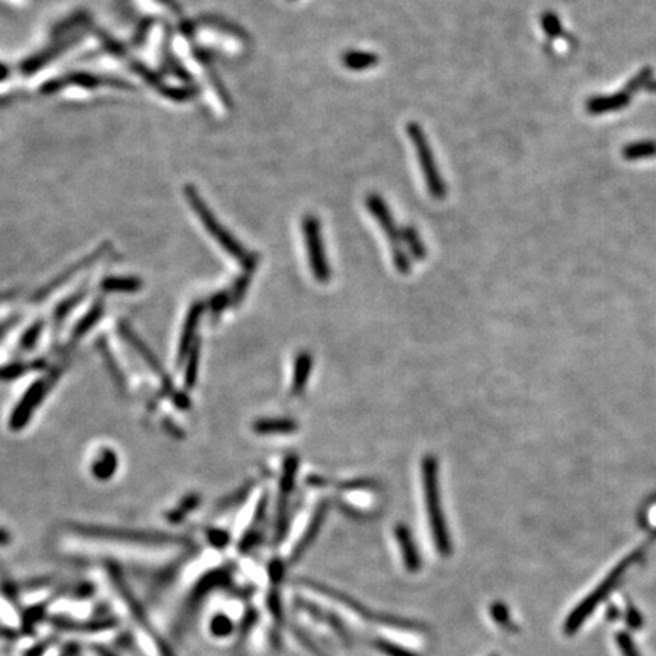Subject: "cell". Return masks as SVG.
<instances>
[{
    "label": "cell",
    "mask_w": 656,
    "mask_h": 656,
    "mask_svg": "<svg viewBox=\"0 0 656 656\" xmlns=\"http://www.w3.org/2000/svg\"><path fill=\"white\" fill-rule=\"evenodd\" d=\"M108 587L113 589V602L117 606L120 618H123L128 631L131 632L135 649L140 656H175L161 636L154 629L149 618L145 615L142 605L137 602L122 573L114 565L107 567Z\"/></svg>",
    "instance_id": "6da1fadb"
},
{
    "label": "cell",
    "mask_w": 656,
    "mask_h": 656,
    "mask_svg": "<svg viewBox=\"0 0 656 656\" xmlns=\"http://www.w3.org/2000/svg\"><path fill=\"white\" fill-rule=\"evenodd\" d=\"M424 500L427 506V516L430 523V530L435 540L436 549L441 554L451 553V540L447 530L446 516L442 512L441 489H439V465L433 456H426L421 464Z\"/></svg>",
    "instance_id": "7a4b0ae2"
},
{
    "label": "cell",
    "mask_w": 656,
    "mask_h": 656,
    "mask_svg": "<svg viewBox=\"0 0 656 656\" xmlns=\"http://www.w3.org/2000/svg\"><path fill=\"white\" fill-rule=\"evenodd\" d=\"M72 532L78 537L100 541H114L128 544H142V546H182L186 540L181 537H172L163 532H143V530H126L114 528H100V526H72Z\"/></svg>",
    "instance_id": "3957f363"
},
{
    "label": "cell",
    "mask_w": 656,
    "mask_h": 656,
    "mask_svg": "<svg viewBox=\"0 0 656 656\" xmlns=\"http://www.w3.org/2000/svg\"><path fill=\"white\" fill-rule=\"evenodd\" d=\"M408 135L415 146V151H417L420 168L424 175V180H426V186L430 196L438 201L443 199L447 195V187L439 173V168L436 166L435 156H433L427 135L424 134L422 128L415 122H410L408 125Z\"/></svg>",
    "instance_id": "277c9868"
},
{
    "label": "cell",
    "mask_w": 656,
    "mask_h": 656,
    "mask_svg": "<svg viewBox=\"0 0 656 656\" xmlns=\"http://www.w3.org/2000/svg\"><path fill=\"white\" fill-rule=\"evenodd\" d=\"M366 207L369 210V213H371L378 224H380L384 236L387 237V240H389L396 269H399L401 274H408L410 271L409 257L406 255L404 249H403L401 231H399V228H396L391 210L387 208L383 198L380 195H375V193H369V196L366 198Z\"/></svg>",
    "instance_id": "5b68a950"
},
{
    "label": "cell",
    "mask_w": 656,
    "mask_h": 656,
    "mask_svg": "<svg viewBox=\"0 0 656 656\" xmlns=\"http://www.w3.org/2000/svg\"><path fill=\"white\" fill-rule=\"evenodd\" d=\"M302 234L306 239L309 263L312 274L319 283L330 281L331 269L326 257L324 242L321 236V224L318 217L313 215H306L302 217Z\"/></svg>",
    "instance_id": "8992f818"
},
{
    "label": "cell",
    "mask_w": 656,
    "mask_h": 656,
    "mask_svg": "<svg viewBox=\"0 0 656 656\" xmlns=\"http://www.w3.org/2000/svg\"><path fill=\"white\" fill-rule=\"evenodd\" d=\"M624 567H620L618 570H615L611 576H609L606 580H603L602 584H600L593 593H591L585 600H582V602L577 605V608L575 609V611H573L568 618H567V622H565V632L568 635L571 634H575L579 627L584 624L587 622V618L593 614L594 609L603 602L605 597L611 593V589L615 587L617 584V580L618 577H620L622 575V571H623Z\"/></svg>",
    "instance_id": "52a82bcc"
},
{
    "label": "cell",
    "mask_w": 656,
    "mask_h": 656,
    "mask_svg": "<svg viewBox=\"0 0 656 656\" xmlns=\"http://www.w3.org/2000/svg\"><path fill=\"white\" fill-rule=\"evenodd\" d=\"M46 392H48V384L44 382H35L29 389L26 391L23 399L14 409L11 420H9V427L13 430H20L23 426H26V422L32 417L34 410L39 408V404L44 399Z\"/></svg>",
    "instance_id": "ba28073f"
},
{
    "label": "cell",
    "mask_w": 656,
    "mask_h": 656,
    "mask_svg": "<svg viewBox=\"0 0 656 656\" xmlns=\"http://www.w3.org/2000/svg\"><path fill=\"white\" fill-rule=\"evenodd\" d=\"M119 331H120V335H122V336L125 337V340L128 342V344L131 345V347L137 351V354L145 360L146 365L149 366L155 374H159V377L161 378V382H163L164 389L168 391L169 394L175 395V399H177V395H178V394H175V392H173L172 382L169 380L168 375H166L164 369H163V366H161V363H160V360L154 356V353L149 349V347H147V345L145 344V342H143L140 337H138V336L135 335V333L125 324V322H123V324H120Z\"/></svg>",
    "instance_id": "9c48e42d"
},
{
    "label": "cell",
    "mask_w": 656,
    "mask_h": 656,
    "mask_svg": "<svg viewBox=\"0 0 656 656\" xmlns=\"http://www.w3.org/2000/svg\"><path fill=\"white\" fill-rule=\"evenodd\" d=\"M395 538L400 546L404 565L408 567L410 571H417L421 565V558H420L417 546H415V541L412 538L410 530L406 528V526H396Z\"/></svg>",
    "instance_id": "30bf717a"
},
{
    "label": "cell",
    "mask_w": 656,
    "mask_h": 656,
    "mask_svg": "<svg viewBox=\"0 0 656 656\" xmlns=\"http://www.w3.org/2000/svg\"><path fill=\"white\" fill-rule=\"evenodd\" d=\"M202 312H204V306H202V304H195V306L190 309L189 315L186 318V322H184L180 347H178V363L181 362L182 356H186L189 353V348L192 345V342L195 340L196 328H198V324H199V319L202 316Z\"/></svg>",
    "instance_id": "8fae6325"
},
{
    "label": "cell",
    "mask_w": 656,
    "mask_h": 656,
    "mask_svg": "<svg viewBox=\"0 0 656 656\" xmlns=\"http://www.w3.org/2000/svg\"><path fill=\"white\" fill-rule=\"evenodd\" d=\"M631 100V93L629 91H622V93H617L608 98H597V99H591L588 102V111L591 114H602V113H609V111H615L626 107Z\"/></svg>",
    "instance_id": "7c38bea8"
},
{
    "label": "cell",
    "mask_w": 656,
    "mask_h": 656,
    "mask_svg": "<svg viewBox=\"0 0 656 656\" xmlns=\"http://www.w3.org/2000/svg\"><path fill=\"white\" fill-rule=\"evenodd\" d=\"M342 62L348 70H366L374 67L378 64V57L373 52H362V51H348L342 55Z\"/></svg>",
    "instance_id": "4fadbf2b"
},
{
    "label": "cell",
    "mask_w": 656,
    "mask_h": 656,
    "mask_svg": "<svg viewBox=\"0 0 656 656\" xmlns=\"http://www.w3.org/2000/svg\"><path fill=\"white\" fill-rule=\"evenodd\" d=\"M312 369V357L307 353H301L297 357V362H295V369H293V382H292V394L293 395H300L304 387H306V383L309 380V374Z\"/></svg>",
    "instance_id": "5bb4252c"
},
{
    "label": "cell",
    "mask_w": 656,
    "mask_h": 656,
    "mask_svg": "<svg viewBox=\"0 0 656 656\" xmlns=\"http://www.w3.org/2000/svg\"><path fill=\"white\" fill-rule=\"evenodd\" d=\"M208 632L215 640H225L234 632V622L227 613L219 611L211 615L208 622Z\"/></svg>",
    "instance_id": "9a60e30c"
},
{
    "label": "cell",
    "mask_w": 656,
    "mask_h": 656,
    "mask_svg": "<svg viewBox=\"0 0 656 656\" xmlns=\"http://www.w3.org/2000/svg\"><path fill=\"white\" fill-rule=\"evenodd\" d=\"M116 469H117V457L114 455V451L105 448L95 460L93 467H91V473H93V476L99 480H108L113 477Z\"/></svg>",
    "instance_id": "2e32d148"
},
{
    "label": "cell",
    "mask_w": 656,
    "mask_h": 656,
    "mask_svg": "<svg viewBox=\"0 0 656 656\" xmlns=\"http://www.w3.org/2000/svg\"><path fill=\"white\" fill-rule=\"evenodd\" d=\"M295 430H297V422L284 418L260 420L254 424V431L260 433V435H267V433H292Z\"/></svg>",
    "instance_id": "e0dca14e"
},
{
    "label": "cell",
    "mask_w": 656,
    "mask_h": 656,
    "mask_svg": "<svg viewBox=\"0 0 656 656\" xmlns=\"http://www.w3.org/2000/svg\"><path fill=\"white\" fill-rule=\"evenodd\" d=\"M623 155L627 160L649 159V156L656 155V143L655 142H638V143L627 145L623 149Z\"/></svg>",
    "instance_id": "ac0fdd59"
},
{
    "label": "cell",
    "mask_w": 656,
    "mask_h": 656,
    "mask_svg": "<svg viewBox=\"0 0 656 656\" xmlns=\"http://www.w3.org/2000/svg\"><path fill=\"white\" fill-rule=\"evenodd\" d=\"M401 239H403L404 243H408L410 253L413 254L415 258L421 260V258L426 257V248H424L418 233L412 227H404L403 228Z\"/></svg>",
    "instance_id": "d6986e66"
},
{
    "label": "cell",
    "mask_w": 656,
    "mask_h": 656,
    "mask_svg": "<svg viewBox=\"0 0 656 656\" xmlns=\"http://www.w3.org/2000/svg\"><path fill=\"white\" fill-rule=\"evenodd\" d=\"M142 283L135 279H108L104 281L102 288L108 292H135L140 289Z\"/></svg>",
    "instance_id": "ffe728a7"
},
{
    "label": "cell",
    "mask_w": 656,
    "mask_h": 656,
    "mask_svg": "<svg viewBox=\"0 0 656 656\" xmlns=\"http://www.w3.org/2000/svg\"><path fill=\"white\" fill-rule=\"evenodd\" d=\"M322 516H324V509H321V511L316 514L315 518H313V521L310 523L309 529H307V533L304 535L302 541L298 544L297 550H295V553H293V558H298L300 554L304 551V549H306V547L309 546V544L313 541V538H315V535L318 533V529H319L321 521H322Z\"/></svg>",
    "instance_id": "44dd1931"
},
{
    "label": "cell",
    "mask_w": 656,
    "mask_h": 656,
    "mask_svg": "<svg viewBox=\"0 0 656 656\" xmlns=\"http://www.w3.org/2000/svg\"><path fill=\"white\" fill-rule=\"evenodd\" d=\"M615 640H617L618 649L622 650L623 656H640V652H638V649H636V645H635L632 636L629 634H626V632L617 634Z\"/></svg>",
    "instance_id": "7402d4cb"
},
{
    "label": "cell",
    "mask_w": 656,
    "mask_h": 656,
    "mask_svg": "<svg viewBox=\"0 0 656 656\" xmlns=\"http://www.w3.org/2000/svg\"><path fill=\"white\" fill-rule=\"evenodd\" d=\"M100 313H102V307H100V306H98V307H95L93 310H91V312L88 313V315L78 324V327H76V330H75V336L86 335V333H87L91 327H93L95 322L99 321Z\"/></svg>",
    "instance_id": "603a6c76"
},
{
    "label": "cell",
    "mask_w": 656,
    "mask_h": 656,
    "mask_svg": "<svg viewBox=\"0 0 656 656\" xmlns=\"http://www.w3.org/2000/svg\"><path fill=\"white\" fill-rule=\"evenodd\" d=\"M198 362H199V348H198V344H196L195 349H193L192 353H190L189 366H187V371H186V384H187L189 387H192L193 384L196 383Z\"/></svg>",
    "instance_id": "cb8c5ba5"
},
{
    "label": "cell",
    "mask_w": 656,
    "mask_h": 656,
    "mask_svg": "<svg viewBox=\"0 0 656 656\" xmlns=\"http://www.w3.org/2000/svg\"><path fill=\"white\" fill-rule=\"evenodd\" d=\"M199 503V498L198 497H190L189 500L184 502L181 506H178L177 509H175L170 515H169V520L172 521H180L181 518H184V516H186L193 507H196V504Z\"/></svg>",
    "instance_id": "d4e9b609"
},
{
    "label": "cell",
    "mask_w": 656,
    "mask_h": 656,
    "mask_svg": "<svg viewBox=\"0 0 656 656\" xmlns=\"http://www.w3.org/2000/svg\"><path fill=\"white\" fill-rule=\"evenodd\" d=\"M207 537H208V541H210L211 546L216 547V549H224L227 544L229 542V535L227 532H224V530H219V529L210 530Z\"/></svg>",
    "instance_id": "484cf974"
},
{
    "label": "cell",
    "mask_w": 656,
    "mask_h": 656,
    "mask_svg": "<svg viewBox=\"0 0 656 656\" xmlns=\"http://www.w3.org/2000/svg\"><path fill=\"white\" fill-rule=\"evenodd\" d=\"M375 644H377V648L380 649V650H382L384 655H387V656H415V655H412L410 652L399 648V645H394L392 643L377 641Z\"/></svg>",
    "instance_id": "4316f807"
},
{
    "label": "cell",
    "mask_w": 656,
    "mask_h": 656,
    "mask_svg": "<svg viewBox=\"0 0 656 656\" xmlns=\"http://www.w3.org/2000/svg\"><path fill=\"white\" fill-rule=\"evenodd\" d=\"M542 27H544V31H546L547 34L550 35H556L559 31H561V23H559V18L551 14V13H547V14H544L542 15Z\"/></svg>",
    "instance_id": "83f0119b"
},
{
    "label": "cell",
    "mask_w": 656,
    "mask_h": 656,
    "mask_svg": "<svg viewBox=\"0 0 656 656\" xmlns=\"http://www.w3.org/2000/svg\"><path fill=\"white\" fill-rule=\"evenodd\" d=\"M27 371L26 365H11L0 369V378H17L20 374Z\"/></svg>",
    "instance_id": "f1b7e54d"
},
{
    "label": "cell",
    "mask_w": 656,
    "mask_h": 656,
    "mask_svg": "<svg viewBox=\"0 0 656 656\" xmlns=\"http://www.w3.org/2000/svg\"><path fill=\"white\" fill-rule=\"evenodd\" d=\"M626 623L627 626L632 627V629H638V627L643 624V617L635 608L631 606L626 613Z\"/></svg>",
    "instance_id": "f546056e"
},
{
    "label": "cell",
    "mask_w": 656,
    "mask_h": 656,
    "mask_svg": "<svg viewBox=\"0 0 656 656\" xmlns=\"http://www.w3.org/2000/svg\"><path fill=\"white\" fill-rule=\"evenodd\" d=\"M40 330H41V324L31 327V330L27 331L26 335L23 336V342H22V345H23V347H31L32 344H35L36 337H39V335H40Z\"/></svg>",
    "instance_id": "4dcf8cb0"
},
{
    "label": "cell",
    "mask_w": 656,
    "mask_h": 656,
    "mask_svg": "<svg viewBox=\"0 0 656 656\" xmlns=\"http://www.w3.org/2000/svg\"><path fill=\"white\" fill-rule=\"evenodd\" d=\"M11 542V537H9V533L4 529H0V546H6V544Z\"/></svg>",
    "instance_id": "1f68e13d"
}]
</instances>
